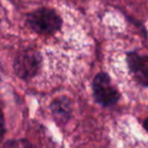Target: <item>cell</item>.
Returning a JSON list of instances; mask_svg holds the SVG:
<instances>
[{"label":"cell","mask_w":148,"mask_h":148,"mask_svg":"<svg viewBox=\"0 0 148 148\" xmlns=\"http://www.w3.org/2000/svg\"><path fill=\"white\" fill-rule=\"evenodd\" d=\"M27 23L39 34H52L61 27V18L54 10L42 8L27 15Z\"/></svg>","instance_id":"6da1fadb"},{"label":"cell","mask_w":148,"mask_h":148,"mask_svg":"<svg viewBox=\"0 0 148 148\" xmlns=\"http://www.w3.org/2000/svg\"><path fill=\"white\" fill-rule=\"evenodd\" d=\"M41 66V55L33 49L25 50L16 56L13 64L14 72L19 78L27 80L38 73Z\"/></svg>","instance_id":"7a4b0ae2"},{"label":"cell","mask_w":148,"mask_h":148,"mask_svg":"<svg viewBox=\"0 0 148 148\" xmlns=\"http://www.w3.org/2000/svg\"><path fill=\"white\" fill-rule=\"evenodd\" d=\"M93 95L99 103L105 107L115 105L120 97L116 87L112 84L111 78L106 73H99L92 83Z\"/></svg>","instance_id":"3957f363"},{"label":"cell","mask_w":148,"mask_h":148,"mask_svg":"<svg viewBox=\"0 0 148 148\" xmlns=\"http://www.w3.org/2000/svg\"><path fill=\"white\" fill-rule=\"evenodd\" d=\"M127 61L136 80L148 86V57H142L136 53H130L127 57Z\"/></svg>","instance_id":"277c9868"},{"label":"cell","mask_w":148,"mask_h":148,"mask_svg":"<svg viewBox=\"0 0 148 148\" xmlns=\"http://www.w3.org/2000/svg\"><path fill=\"white\" fill-rule=\"evenodd\" d=\"M52 113L55 119L60 123H65L71 115V103L66 97H61L53 101L51 106Z\"/></svg>","instance_id":"5b68a950"},{"label":"cell","mask_w":148,"mask_h":148,"mask_svg":"<svg viewBox=\"0 0 148 148\" xmlns=\"http://www.w3.org/2000/svg\"><path fill=\"white\" fill-rule=\"evenodd\" d=\"M2 148H35L27 140H11L5 143Z\"/></svg>","instance_id":"8992f818"},{"label":"cell","mask_w":148,"mask_h":148,"mask_svg":"<svg viewBox=\"0 0 148 148\" xmlns=\"http://www.w3.org/2000/svg\"><path fill=\"white\" fill-rule=\"evenodd\" d=\"M5 134V120L2 112L0 110V141L3 139Z\"/></svg>","instance_id":"52a82bcc"},{"label":"cell","mask_w":148,"mask_h":148,"mask_svg":"<svg viewBox=\"0 0 148 148\" xmlns=\"http://www.w3.org/2000/svg\"><path fill=\"white\" fill-rule=\"evenodd\" d=\"M144 128H145V130L148 132V119H146L145 121H144Z\"/></svg>","instance_id":"ba28073f"}]
</instances>
